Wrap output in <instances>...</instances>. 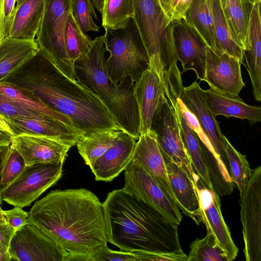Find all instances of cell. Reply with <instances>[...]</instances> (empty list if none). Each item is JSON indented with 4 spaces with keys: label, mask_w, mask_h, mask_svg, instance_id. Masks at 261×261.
Wrapping results in <instances>:
<instances>
[{
    "label": "cell",
    "mask_w": 261,
    "mask_h": 261,
    "mask_svg": "<svg viewBox=\"0 0 261 261\" xmlns=\"http://www.w3.org/2000/svg\"><path fill=\"white\" fill-rule=\"evenodd\" d=\"M2 82L33 93L67 117L82 136L121 130L97 95L80 81L69 78L40 49Z\"/></svg>",
    "instance_id": "cell-1"
},
{
    "label": "cell",
    "mask_w": 261,
    "mask_h": 261,
    "mask_svg": "<svg viewBox=\"0 0 261 261\" xmlns=\"http://www.w3.org/2000/svg\"><path fill=\"white\" fill-rule=\"evenodd\" d=\"M28 224L69 253L90 255L108 247L102 203L86 189L51 191L31 207Z\"/></svg>",
    "instance_id": "cell-2"
},
{
    "label": "cell",
    "mask_w": 261,
    "mask_h": 261,
    "mask_svg": "<svg viewBox=\"0 0 261 261\" xmlns=\"http://www.w3.org/2000/svg\"><path fill=\"white\" fill-rule=\"evenodd\" d=\"M108 242L121 251H182L178 225L122 189L109 192L102 203Z\"/></svg>",
    "instance_id": "cell-3"
},
{
    "label": "cell",
    "mask_w": 261,
    "mask_h": 261,
    "mask_svg": "<svg viewBox=\"0 0 261 261\" xmlns=\"http://www.w3.org/2000/svg\"><path fill=\"white\" fill-rule=\"evenodd\" d=\"M105 39V34L96 37L88 53L75 62L76 79L98 95L120 129L137 140L140 135V118L134 84L129 78L118 86L112 83L106 65Z\"/></svg>",
    "instance_id": "cell-4"
},
{
    "label": "cell",
    "mask_w": 261,
    "mask_h": 261,
    "mask_svg": "<svg viewBox=\"0 0 261 261\" xmlns=\"http://www.w3.org/2000/svg\"><path fill=\"white\" fill-rule=\"evenodd\" d=\"M133 18L147 52L149 67L163 83L181 75L177 62L171 23L158 0H133Z\"/></svg>",
    "instance_id": "cell-5"
},
{
    "label": "cell",
    "mask_w": 261,
    "mask_h": 261,
    "mask_svg": "<svg viewBox=\"0 0 261 261\" xmlns=\"http://www.w3.org/2000/svg\"><path fill=\"white\" fill-rule=\"evenodd\" d=\"M105 30V46L109 52L106 65L111 81L118 86L129 78L135 84L149 61L134 21L132 19L121 29Z\"/></svg>",
    "instance_id": "cell-6"
},
{
    "label": "cell",
    "mask_w": 261,
    "mask_h": 261,
    "mask_svg": "<svg viewBox=\"0 0 261 261\" xmlns=\"http://www.w3.org/2000/svg\"><path fill=\"white\" fill-rule=\"evenodd\" d=\"M72 0H44L43 14L36 39L39 49L63 73L76 80L74 65L67 56L64 39Z\"/></svg>",
    "instance_id": "cell-7"
},
{
    "label": "cell",
    "mask_w": 261,
    "mask_h": 261,
    "mask_svg": "<svg viewBox=\"0 0 261 261\" xmlns=\"http://www.w3.org/2000/svg\"><path fill=\"white\" fill-rule=\"evenodd\" d=\"M63 164L38 163L26 166L9 185L1 190L2 200L14 206H30L60 179Z\"/></svg>",
    "instance_id": "cell-8"
},
{
    "label": "cell",
    "mask_w": 261,
    "mask_h": 261,
    "mask_svg": "<svg viewBox=\"0 0 261 261\" xmlns=\"http://www.w3.org/2000/svg\"><path fill=\"white\" fill-rule=\"evenodd\" d=\"M150 132L161 151L180 167L196 184L197 175L182 143L173 106L162 95L153 116Z\"/></svg>",
    "instance_id": "cell-9"
},
{
    "label": "cell",
    "mask_w": 261,
    "mask_h": 261,
    "mask_svg": "<svg viewBox=\"0 0 261 261\" xmlns=\"http://www.w3.org/2000/svg\"><path fill=\"white\" fill-rule=\"evenodd\" d=\"M241 220L247 261L261 260V166L252 170L240 196Z\"/></svg>",
    "instance_id": "cell-10"
},
{
    "label": "cell",
    "mask_w": 261,
    "mask_h": 261,
    "mask_svg": "<svg viewBox=\"0 0 261 261\" xmlns=\"http://www.w3.org/2000/svg\"><path fill=\"white\" fill-rule=\"evenodd\" d=\"M124 171V191L141 199L172 223L180 224L182 217L177 204L143 170L131 161Z\"/></svg>",
    "instance_id": "cell-11"
},
{
    "label": "cell",
    "mask_w": 261,
    "mask_h": 261,
    "mask_svg": "<svg viewBox=\"0 0 261 261\" xmlns=\"http://www.w3.org/2000/svg\"><path fill=\"white\" fill-rule=\"evenodd\" d=\"M11 261H64L67 252L34 226L17 230L8 250Z\"/></svg>",
    "instance_id": "cell-12"
},
{
    "label": "cell",
    "mask_w": 261,
    "mask_h": 261,
    "mask_svg": "<svg viewBox=\"0 0 261 261\" xmlns=\"http://www.w3.org/2000/svg\"><path fill=\"white\" fill-rule=\"evenodd\" d=\"M179 99L194 116L218 160L229 174L228 163L221 141L222 134L219 122L209 109L203 90L197 81L187 87H183Z\"/></svg>",
    "instance_id": "cell-13"
},
{
    "label": "cell",
    "mask_w": 261,
    "mask_h": 261,
    "mask_svg": "<svg viewBox=\"0 0 261 261\" xmlns=\"http://www.w3.org/2000/svg\"><path fill=\"white\" fill-rule=\"evenodd\" d=\"M174 46L182 71L193 70L197 78L204 80L206 66L205 41L198 32L185 19L171 22Z\"/></svg>",
    "instance_id": "cell-14"
},
{
    "label": "cell",
    "mask_w": 261,
    "mask_h": 261,
    "mask_svg": "<svg viewBox=\"0 0 261 261\" xmlns=\"http://www.w3.org/2000/svg\"><path fill=\"white\" fill-rule=\"evenodd\" d=\"M196 187L200 202V223H203L206 228L213 233L228 261L233 260L238 255V248L234 243L229 229L223 219L220 196L213 189L205 188L198 176Z\"/></svg>",
    "instance_id": "cell-15"
},
{
    "label": "cell",
    "mask_w": 261,
    "mask_h": 261,
    "mask_svg": "<svg viewBox=\"0 0 261 261\" xmlns=\"http://www.w3.org/2000/svg\"><path fill=\"white\" fill-rule=\"evenodd\" d=\"M241 61L227 53L217 55L206 47V66L203 81L223 94L237 96L245 86Z\"/></svg>",
    "instance_id": "cell-16"
},
{
    "label": "cell",
    "mask_w": 261,
    "mask_h": 261,
    "mask_svg": "<svg viewBox=\"0 0 261 261\" xmlns=\"http://www.w3.org/2000/svg\"><path fill=\"white\" fill-rule=\"evenodd\" d=\"M137 141L131 161L143 170L165 194L176 203L165 161L154 135L151 132L140 134Z\"/></svg>",
    "instance_id": "cell-17"
},
{
    "label": "cell",
    "mask_w": 261,
    "mask_h": 261,
    "mask_svg": "<svg viewBox=\"0 0 261 261\" xmlns=\"http://www.w3.org/2000/svg\"><path fill=\"white\" fill-rule=\"evenodd\" d=\"M137 140L120 130L112 145L90 167L97 181H111L132 160Z\"/></svg>",
    "instance_id": "cell-18"
},
{
    "label": "cell",
    "mask_w": 261,
    "mask_h": 261,
    "mask_svg": "<svg viewBox=\"0 0 261 261\" xmlns=\"http://www.w3.org/2000/svg\"><path fill=\"white\" fill-rule=\"evenodd\" d=\"M11 145L21 154L26 166L64 163L71 148L51 138L28 134L13 136Z\"/></svg>",
    "instance_id": "cell-19"
},
{
    "label": "cell",
    "mask_w": 261,
    "mask_h": 261,
    "mask_svg": "<svg viewBox=\"0 0 261 261\" xmlns=\"http://www.w3.org/2000/svg\"><path fill=\"white\" fill-rule=\"evenodd\" d=\"M2 118L11 128L13 136L28 134L45 137L71 147L75 146L82 136L74 128L54 119Z\"/></svg>",
    "instance_id": "cell-20"
},
{
    "label": "cell",
    "mask_w": 261,
    "mask_h": 261,
    "mask_svg": "<svg viewBox=\"0 0 261 261\" xmlns=\"http://www.w3.org/2000/svg\"><path fill=\"white\" fill-rule=\"evenodd\" d=\"M164 92L162 80L149 67L134 84V93L139 115L140 134L150 132L153 115Z\"/></svg>",
    "instance_id": "cell-21"
},
{
    "label": "cell",
    "mask_w": 261,
    "mask_h": 261,
    "mask_svg": "<svg viewBox=\"0 0 261 261\" xmlns=\"http://www.w3.org/2000/svg\"><path fill=\"white\" fill-rule=\"evenodd\" d=\"M161 153L177 205L185 215L199 225L200 206L196 184L180 167Z\"/></svg>",
    "instance_id": "cell-22"
},
{
    "label": "cell",
    "mask_w": 261,
    "mask_h": 261,
    "mask_svg": "<svg viewBox=\"0 0 261 261\" xmlns=\"http://www.w3.org/2000/svg\"><path fill=\"white\" fill-rule=\"evenodd\" d=\"M203 92L206 103L215 116L222 115L227 118L234 117L247 119L251 125L261 121L260 106H250L239 95H226L211 88Z\"/></svg>",
    "instance_id": "cell-23"
},
{
    "label": "cell",
    "mask_w": 261,
    "mask_h": 261,
    "mask_svg": "<svg viewBox=\"0 0 261 261\" xmlns=\"http://www.w3.org/2000/svg\"><path fill=\"white\" fill-rule=\"evenodd\" d=\"M44 7V0H16L9 37L36 39Z\"/></svg>",
    "instance_id": "cell-24"
},
{
    "label": "cell",
    "mask_w": 261,
    "mask_h": 261,
    "mask_svg": "<svg viewBox=\"0 0 261 261\" xmlns=\"http://www.w3.org/2000/svg\"><path fill=\"white\" fill-rule=\"evenodd\" d=\"M39 50L36 39L8 37L0 42V82Z\"/></svg>",
    "instance_id": "cell-25"
},
{
    "label": "cell",
    "mask_w": 261,
    "mask_h": 261,
    "mask_svg": "<svg viewBox=\"0 0 261 261\" xmlns=\"http://www.w3.org/2000/svg\"><path fill=\"white\" fill-rule=\"evenodd\" d=\"M176 115L182 143L199 179L206 188L213 189L206 168L204 153L197 134L188 125L184 117L178 98L169 99Z\"/></svg>",
    "instance_id": "cell-26"
},
{
    "label": "cell",
    "mask_w": 261,
    "mask_h": 261,
    "mask_svg": "<svg viewBox=\"0 0 261 261\" xmlns=\"http://www.w3.org/2000/svg\"><path fill=\"white\" fill-rule=\"evenodd\" d=\"M185 20L198 32L207 47L217 54L211 0H193Z\"/></svg>",
    "instance_id": "cell-27"
},
{
    "label": "cell",
    "mask_w": 261,
    "mask_h": 261,
    "mask_svg": "<svg viewBox=\"0 0 261 261\" xmlns=\"http://www.w3.org/2000/svg\"><path fill=\"white\" fill-rule=\"evenodd\" d=\"M211 8L217 46L216 54L227 53L243 63V49L229 27L221 0H211Z\"/></svg>",
    "instance_id": "cell-28"
},
{
    "label": "cell",
    "mask_w": 261,
    "mask_h": 261,
    "mask_svg": "<svg viewBox=\"0 0 261 261\" xmlns=\"http://www.w3.org/2000/svg\"><path fill=\"white\" fill-rule=\"evenodd\" d=\"M0 93L28 109L53 117L76 129L67 117L50 109L39 98L28 90L8 83L1 82Z\"/></svg>",
    "instance_id": "cell-29"
},
{
    "label": "cell",
    "mask_w": 261,
    "mask_h": 261,
    "mask_svg": "<svg viewBox=\"0 0 261 261\" xmlns=\"http://www.w3.org/2000/svg\"><path fill=\"white\" fill-rule=\"evenodd\" d=\"M253 5L247 0H225L223 10L226 19L243 50L246 45L248 28Z\"/></svg>",
    "instance_id": "cell-30"
},
{
    "label": "cell",
    "mask_w": 261,
    "mask_h": 261,
    "mask_svg": "<svg viewBox=\"0 0 261 261\" xmlns=\"http://www.w3.org/2000/svg\"><path fill=\"white\" fill-rule=\"evenodd\" d=\"M120 130L110 129L82 136L76 145L85 164L91 167L110 147Z\"/></svg>",
    "instance_id": "cell-31"
},
{
    "label": "cell",
    "mask_w": 261,
    "mask_h": 261,
    "mask_svg": "<svg viewBox=\"0 0 261 261\" xmlns=\"http://www.w3.org/2000/svg\"><path fill=\"white\" fill-rule=\"evenodd\" d=\"M221 141L228 163L231 179L239 190L241 196L248 184L252 170L246 156L237 150L223 134Z\"/></svg>",
    "instance_id": "cell-32"
},
{
    "label": "cell",
    "mask_w": 261,
    "mask_h": 261,
    "mask_svg": "<svg viewBox=\"0 0 261 261\" xmlns=\"http://www.w3.org/2000/svg\"><path fill=\"white\" fill-rule=\"evenodd\" d=\"M101 14L105 30L123 29L134 17L133 0H104Z\"/></svg>",
    "instance_id": "cell-33"
},
{
    "label": "cell",
    "mask_w": 261,
    "mask_h": 261,
    "mask_svg": "<svg viewBox=\"0 0 261 261\" xmlns=\"http://www.w3.org/2000/svg\"><path fill=\"white\" fill-rule=\"evenodd\" d=\"M64 39L67 56L73 65L78 59L88 53L92 44L93 40L80 28L72 11L66 23Z\"/></svg>",
    "instance_id": "cell-34"
},
{
    "label": "cell",
    "mask_w": 261,
    "mask_h": 261,
    "mask_svg": "<svg viewBox=\"0 0 261 261\" xmlns=\"http://www.w3.org/2000/svg\"><path fill=\"white\" fill-rule=\"evenodd\" d=\"M206 231L204 238H197L191 243L187 261H228L213 233L208 229Z\"/></svg>",
    "instance_id": "cell-35"
},
{
    "label": "cell",
    "mask_w": 261,
    "mask_h": 261,
    "mask_svg": "<svg viewBox=\"0 0 261 261\" xmlns=\"http://www.w3.org/2000/svg\"><path fill=\"white\" fill-rule=\"evenodd\" d=\"M26 166L21 154L11 145L0 152L1 190L9 185Z\"/></svg>",
    "instance_id": "cell-36"
},
{
    "label": "cell",
    "mask_w": 261,
    "mask_h": 261,
    "mask_svg": "<svg viewBox=\"0 0 261 261\" xmlns=\"http://www.w3.org/2000/svg\"><path fill=\"white\" fill-rule=\"evenodd\" d=\"M72 13L77 23L83 32H98L100 28L94 22L98 20L92 0H72Z\"/></svg>",
    "instance_id": "cell-37"
},
{
    "label": "cell",
    "mask_w": 261,
    "mask_h": 261,
    "mask_svg": "<svg viewBox=\"0 0 261 261\" xmlns=\"http://www.w3.org/2000/svg\"><path fill=\"white\" fill-rule=\"evenodd\" d=\"M0 116L37 119H55L47 115L32 111L0 93ZM57 120V119H56ZM65 124V123H64Z\"/></svg>",
    "instance_id": "cell-38"
},
{
    "label": "cell",
    "mask_w": 261,
    "mask_h": 261,
    "mask_svg": "<svg viewBox=\"0 0 261 261\" xmlns=\"http://www.w3.org/2000/svg\"><path fill=\"white\" fill-rule=\"evenodd\" d=\"M169 22L185 19L193 0H158Z\"/></svg>",
    "instance_id": "cell-39"
},
{
    "label": "cell",
    "mask_w": 261,
    "mask_h": 261,
    "mask_svg": "<svg viewBox=\"0 0 261 261\" xmlns=\"http://www.w3.org/2000/svg\"><path fill=\"white\" fill-rule=\"evenodd\" d=\"M132 253L137 261H187L188 257L182 250L178 252L135 251Z\"/></svg>",
    "instance_id": "cell-40"
},
{
    "label": "cell",
    "mask_w": 261,
    "mask_h": 261,
    "mask_svg": "<svg viewBox=\"0 0 261 261\" xmlns=\"http://www.w3.org/2000/svg\"><path fill=\"white\" fill-rule=\"evenodd\" d=\"M16 0H0V42L9 37Z\"/></svg>",
    "instance_id": "cell-41"
},
{
    "label": "cell",
    "mask_w": 261,
    "mask_h": 261,
    "mask_svg": "<svg viewBox=\"0 0 261 261\" xmlns=\"http://www.w3.org/2000/svg\"><path fill=\"white\" fill-rule=\"evenodd\" d=\"M90 256V261H137L133 253L114 251L108 247L94 252Z\"/></svg>",
    "instance_id": "cell-42"
},
{
    "label": "cell",
    "mask_w": 261,
    "mask_h": 261,
    "mask_svg": "<svg viewBox=\"0 0 261 261\" xmlns=\"http://www.w3.org/2000/svg\"><path fill=\"white\" fill-rule=\"evenodd\" d=\"M4 215L7 223L16 231L28 224V213L22 207L14 206L11 210L4 211Z\"/></svg>",
    "instance_id": "cell-43"
},
{
    "label": "cell",
    "mask_w": 261,
    "mask_h": 261,
    "mask_svg": "<svg viewBox=\"0 0 261 261\" xmlns=\"http://www.w3.org/2000/svg\"><path fill=\"white\" fill-rule=\"evenodd\" d=\"M16 230L7 223H0V247L8 251Z\"/></svg>",
    "instance_id": "cell-44"
},
{
    "label": "cell",
    "mask_w": 261,
    "mask_h": 261,
    "mask_svg": "<svg viewBox=\"0 0 261 261\" xmlns=\"http://www.w3.org/2000/svg\"><path fill=\"white\" fill-rule=\"evenodd\" d=\"M12 137L9 134L0 132V152L11 145Z\"/></svg>",
    "instance_id": "cell-45"
},
{
    "label": "cell",
    "mask_w": 261,
    "mask_h": 261,
    "mask_svg": "<svg viewBox=\"0 0 261 261\" xmlns=\"http://www.w3.org/2000/svg\"><path fill=\"white\" fill-rule=\"evenodd\" d=\"M0 132L6 133L13 136L11 128L6 121L0 116Z\"/></svg>",
    "instance_id": "cell-46"
},
{
    "label": "cell",
    "mask_w": 261,
    "mask_h": 261,
    "mask_svg": "<svg viewBox=\"0 0 261 261\" xmlns=\"http://www.w3.org/2000/svg\"><path fill=\"white\" fill-rule=\"evenodd\" d=\"M0 261H11L8 251L0 247Z\"/></svg>",
    "instance_id": "cell-47"
},
{
    "label": "cell",
    "mask_w": 261,
    "mask_h": 261,
    "mask_svg": "<svg viewBox=\"0 0 261 261\" xmlns=\"http://www.w3.org/2000/svg\"><path fill=\"white\" fill-rule=\"evenodd\" d=\"M103 1L104 0H92L95 9H96L100 13L102 10Z\"/></svg>",
    "instance_id": "cell-48"
},
{
    "label": "cell",
    "mask_w": 261,
    "mask_h": 261,
    "mask_svg": "<svg viewBox=\"0 0 261 261\" xmlns=\"http://www.w3.org/2000/svg\"><path fill=\"white\" fill-rule=\"evenodd\" d=\"M0 218H1L2 219L6 221V219L4 217V210H3L2 209L1 205H0Z\"/></svg>",
    "instance_id": "cell-49"
},
{
    "label": "cell",
    "mask_w": 261,
    "mask_h": 261,
    "mask_svg": "<svg viewBox=\"0 0 261 261\" xmlns=\"http://www.w3.org/2000/svg\"><path fill=\"white\" fill-rule=\"evenodd\" d=\"M252 4H254L255 2H261V0H247Z\"/></svg>",
    "instance_id": "cell-50"
},
{
    "label": "cell",
    "mask_w": 261,
    "mask_h": 261,
    "mask_svg": "<svg viewBox=\"0 0 261 261\" xmlns=\"http://www.w3.org/2000/svg\"><path fill=\"white\" fill-rule=\"evenodd\" d=\"M3 203V200L2 199L1 197V188H0V205H2Z\"/></svg>",
    "instance_id": "cell-51"
},
{
    "label": "cell",
    "mask_w": 261,
    "mask_h": 261,
    "mask_svg": "<svg viewBox=\"0 0 261 261\" xmlns=\"http://www.w3.org/2000/svg\"><path fill=\"white\" fill-rule=\"evenodd\" d=\"M7 222L1 218H0V223H6Z\"/></svg>",
    "instance_id": "cell-52"
},
{
    "label": "cell",
    "mask_w": 261,
    "mask_h": 261,
    "mask_svg": "<svg viewBox=\"0 0 261 261\" xmlns=\"http://www.w3.org/2000/svg\"><path fill=\"white\" fill-rule=\"evenodd\" d=\"M221 3H222L223 8L224 7V5H225V0H221Z\"/></svg>",
    "instance_id": "cell-53"
}]
</instances>
